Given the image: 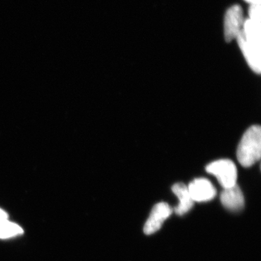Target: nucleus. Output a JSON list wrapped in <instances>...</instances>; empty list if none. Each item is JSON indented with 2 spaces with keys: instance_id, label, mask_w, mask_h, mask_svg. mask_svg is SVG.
Returning <instances> with one entry per match:
<instances>
[{
  "instance_id": "nucleus-1",
  "label": "nucleus",
  "mask_w": 261,
  "mask_h": 261,
  "mask_svg": "<svg viewBox=\"0 0 261 261\" xmlns=\"http://www.w3.org/2000/svg\"><path fill=\"white\" fill-rule=\"evenodd\" d=\"M261 128L260 126H250L244 134L237 151L240 164L245 168L251 167L260 159Z\"/></svg>"
},
{
  "instance_id": "nucleus-2",
  "label": "nucleus",
  "mask_w": 261,
  "mask_h": 261,
  "mask_svg": "<svg viewBox=\"0 0 261 261\" xmlns=\"http://www.w3.org/2000/svg\"><path fill=\"white\" fill-rule=\"evenodd\" d=\"M205 170L216 176L224 189L237 185L238 170L236 165L231 160L220 159L214 161L206 166Z\"/></svg>"
},
{
  "instance_id": "nucleus-3",
  "label": "nucleus",
  "mask_w": 261,
  "mask_h": 261,
  "mask_svg": "<svg viewBox=\"0 0 261 261\" xmlns=\"http://www.w3.org/2000/svg\"><path fill=\"white\" fill-rule=\"evenodd\" d=\"M245 19L243 8L239 5H235L228 8L224 17V32L226 42H230L236 39L243 29Z\"/></svg>"
},
{
  "instance_id": "nucleus-4",
  "label": "nucleus",
  "mask_w": 261,
  "mask_h": 261,
  "mask_svg": "<svg viewBox=\"0 0 261 261\" xmlns=\"http://www.w3.org/2000/svg\"><path fill=\"white\" fill-rule=\"evenodd\" d=\"M173 209L166 202L156 204L151 211L149 217L144 226L145 234L150 235L157 232L162 227L163 223L172 214Z\"/></svg>"
},
{
  "instance_id": "nucleus-5",
  "label": "nucleus",
  "mask_w": 261,
  "mask_h": 261,
  "mask_svg": "<svg viewBox=\"0 0 261 261\" xmlns=\"http://www.w3.org/2000/svg\"><path fill=\"white\" fill-rule=\"evenodd\" d=\"M187 187L194 202H208L216 195V188L207 178H196Z\"/></svg>"
},
{
  "instance_id": "nucleus-6",
  "label": "nucleus",
  "mask_w": 261,
  "mask_h": 261,
  "mask_svg": "<svg viewBox=\"0 0 261 261\" xmlns=\"http://www.w3.org/2000/svg\"><path fill=\"white\" fill-rule=\"evenodd\" d=\"M236 39L247 64L255 73L260 74L261 71L260 49L255 47L247 43L243 37L242 31L238 34Z\"/></svg>"
},
{
  "instance_id": "nucleus-7",
  "label": "nucleus",
  "mask_w": 261,
  "mask_h": 261,
  "mask_svg": "<svg viewBox=\"0 0 261 261\" xmlns=\"http://www.w3.org/2000/svg\"><path fill=\"white\" fill-rule=\"evenodd\" d=\"M221 202L225 208L238 212L243 208L245 199L241 189L238 185L224 189L221 194Z\"/></svg>"
},
{
  "instance_id": "nucleus-8",
  "label": "nucleus",
  "mask_w": 261,
  "mask_h": 261,
  "mask_svg": "<svg viewBox=\"0 0 261 261\" xmlns=\"http://www.w3.org/2000/svg\"><path fill=\"white\" fill-rule=\"evenodd\" d=\"M172 191L179 200L178 205L175 207V213L178 216H182L191 210L195 202L192 199L187 185L183 183L175 184L172 187Z\"/></svg>"
},
{
  "instance_id": "nucleus-9",
  "label": "nucleus",
  "mask_w": 261,
  "mask_h": 261,
  "mask_svg": "<svg viewBox=\"0 0 261 261\" xmlns=\"http://www.w3.org/2000/svg\"><path fill=\"white\" fill-rule=\"evenodd\" d=\"M23 233V229L8 220L0 221V238H9Z\"/></svg>"
},
{
  "instance_id": "nucleus-10",
  "label": "nucleus",
  "mask_w": 261,
  "mask_h": 261,
  "mask_svg": "<svg viewBox=\"0 0 261 261\" xmlns=\"http://www.w3.org/2000/svg\"><path fill=\"white\" fill-rule=\"evenodd\" d=\"M261 10L260 5H250L249 8V19L254 23H261Z\"/></svg>"
},
{
  "instance_id": "nucleus-11",
  "label": "nucleus",
  "mask_w": 261,
  "mask_h": 261,
  "mask_svg": "<svg viewBox=\"0 0 261 261\" xmlns=\"http://www.w3.org/2000/svg\"><path fill=\"white\" fill-rule=\"evenodd\" d=\"M8 216L6 212L0 209V221H5V220H8Z\"/></svg>"
},
{
  "instance_id": "nucleus-12",
  "label": "nucleus",
  "mask_w": 261,
  "mask_h": 261,
  "mask_svg": "<svg viewBox=\"0 0 261 261\" xmlns=\"http://www.w3.org/2000/svg\"><path fill=\"white\" fill-rule=\"evenodd\" d=\"M246 3L250 5H260L261 0H245Z\"/></svg>"
}]
</instances>
